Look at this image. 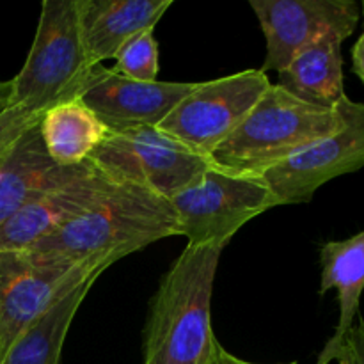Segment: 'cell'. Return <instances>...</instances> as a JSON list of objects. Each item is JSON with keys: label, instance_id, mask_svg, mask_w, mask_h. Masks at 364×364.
<instances>
[{"label": "cell", "instance_id": "obj_24", "mask_svg": "<svg viewBox=\"0 0 364 364\" xmlns=\"http://www.w3.org/2000/svg\"><path fill=\"white\" fill-rule=\"evenodd\" d=\"M7 95H9V82H6V84L0 82V110H2L4 105H6Z\"/></svg>", "mask_w": 364, "mask_h": 364}, {"label": "cell", "instance_id": "obj_19", "mask_svg": "<svg viewBox=\"0 0 364 364\" xmlns=\"http://www.w3.org/2000/svg\"><path fill=\"white\" fill-rule=\"evenodd\" d=\"M155 28L142 31L141 34L128 39L116 53V66L110 68L114 73L137 82H156L159 75V43Z\"/></svg>", "mask_w": 364, "mask_h": 364}, {"label": "cell", "instance_id": "obj_13", "mask_svg": "<svg viewBox=\"0 0 364 364\" xmlns=\"http://www.w3.org/2000/svg\"><path fill=\"white\" fill-rule=\"evenodd\" d=\"M173 0H77L78 31L91 66L114 59L121 46L155 28Z\"/></svg>", "mask_w": 364, "mask_h": 364}, {"label": "cell", "instance_id": "obj_8", "mask_svg": "<svg viewBox=\"0 0 364 364\" xmlns=\"http://www.w3.org/2000/svg\"><path fill=\"white\" fill-rule=\"evenodd\" d=\"M110 262H41L27 251H0V364L14 341L38 322L63 295L103 272Z\"/></svg>", "mask_w": 364, "mask_h": 364}, {"label": "cell", "instance_id": "obj_12", "mask_svg": "<svg viewBox=\"0 0 364 364\" xmlns=\"http://www.w3.org/2000/svg\"><path fill=\"white\" fill-rule=\"evenodd\" d=\"M112 185L114 181L91 164L78 176L48 188L0 224V251H27L64 223L91 208Z\"/></svg>", "mask_w": 364, "mask_h": 364}, {"label": "cell", "instance_id": "obj_16", "mask_svg": "<svg viewBox=\"0 0 364 364\" xmlns=\"http://www.w3.org/2000/svg\"><path fill=\"white\" fill-rule=\"evenodd\" d=\"M341 43L338 36H327L302 50L281 71L277 85L302 102L334 109L345 96Z\"/></svg>", "mask_w": 364, "mask_h": 364}, {"label": "cell", "instance_id": "obj_11", "mask_svg": "<svg viewBox=\"0 0 364 364\" xmlns=\"http://www.w3.org/2000/svg\"><path fill=\"white\" fill-rule=\"evenodd\" d=\"M198 84L188 82H137L96 64L89 70L80 98L109 132L155 128L187 98Z\"/></svg>", "mask_w": 364, "mask_h": 364}, {"label": "cell", "instance_id": "obj_15", "mask_svg": "<svg viewBox=\"0 0 364 364\" xmlns=\"http://www.w3.org/2000/svg\"><path fill=\"white\" fill-rule=\"evenodd\" d=\"M320 263H322L320 294H326L334 288L338 290V302H340V320L336 331L320 352L316 361V364H329L336 359L359 313V302L364 290V230L347 240L327 242L326 245H322Z\"/></svg>", "mask_w": 364, "mask_h": 364}, {"label": "cell", "instance_id": "obj_5", "mask_svg": "<svg viewBox=\"0 0 364 364\" xmlns=\"http://www.w3.org/2000/svg\"><path fill=\"white\" fill-rule=\"evenodd\" d=\"M89 160L109 180L139 185L167 201L212 167L208 159L156 127L107 132Z\"/></svg>", "mask_w": 364, "mask_h": 364}, {"label": "cell", "instance_id": "obj_3", "mask_svg": "<svg viewBox=\"0 0 364 364\" xmlns=\"http://www.w3.org/2000/svg\"><path fill=\"white\" fill-rule=\"evenodd\" d=\"M343 116L270 85L237 130L210 155V164L235 176L259 178L315 142L336 134Z\"/></svg>", "mask_w": 364, "mask_h": 364}, {"label": "cell", "instance_id": "obj_23", "mask_svg": "<svg viewBox=\"0 0 364 364\" xmlns=\"http://www.w3.org/2000/svg\"><path fill=\"white\" fill-rule=\"evenodd\" d=\"M219 364H259V363H251V361H244V359L237 358V355L230 354L226 348L220 345V350H219ZM288 364H295V363H288Z\"/></svg>", "mask_w": 364, "mask_h": 364}, {"label": "cell", "instance_id": "obj_9", "mask_svg": "<svg viewBox=\"0 0 364 364\" xmlns=\"http://www.w3.org/2000/svg\"><path fill=\"white\" fill-rule=\"evenodd\" d=\"M336 107L343 116V127L336 134L259 176L277 206L311 201L327 181L364 167V103L352 102L345 95Z\"/></svg>", "mask_w": 364, "mask_h": 364}, {"label": "cell", "instance_id": "obj_4", "mask_svg": "<svg viewBox=\"0 0 364 364\" xmlns=\"http://www.w3.org/2000/svg\"><path fill=\"white\" fill-rule=\"evenodd\" d=\"M91 68L80 41L77 0H45L31 52L9 82L4 109L43 116L57 103L77 98Z\"/></svg>", "mask_w": 364, "mask_h": 364}, {"label": "cell", "instance_id": "obj_14", "mask_svg": "<svg viewBox=\"0 0 364 364\" xmlns=\"http://www.w3.org/2000/svg\"><path fill=\"white\" fill-rule=\"evenodd\" d=\"M39 121L14 142L0 167V224L43 192L91 166L89 160L71 167L57 166L45 148Z\"/></svg>", "mask_w": 364, "mask_h": 364}, {"label": "cell", "instance_id": "obj_7", "mask_svg": "<svg viewBox=\"0 0 364 364\" xmlns=\"http://www.w3.org/2000/svg\"><path fill=\"white\" fill-rule=\"evenodd\" d=\"M270 85L262 70H245L201 82L156 128L210 160V155L237 130Z\"/></svg>", "mask_w": 364, "mask_h": 364}, {"label": "cell", "instance_id": "obj_18", "mask_svg": "<svg viewBox=\"0 0 364 364\" xmlns=\"http://www.w3.org/2000/svg\"><path fill=\"white\" fill-rule=\"evenodd\" d=\"M102 272H95L59 299L11 347L2 364H60L64 340L89 290Z\"/></svg>", "mask_w": 364, "mask_h": 364}, {"label": "cell", "instance_id": "obj_20", "mask_svg": "<svg viewBox=\"0 0 364 364\" xmlns=\"http://www.w3.org/2000/svg\"><path fill=\"white\" fill-rule=\"evenodd\" d=\"M43 116H32L18 107H6L0 110V167L11 151L14 142Z\"/></svg>", "mask_w": 364, "mask_h": 364}, {"label": "cell", "instance_id": "obj_25", "mask_svg": "<svg viewBox=\"0 0 364 364\" xmlns=\"http://www.w3.org/2000/svg\"><path fill=\"white\" fill-rule=\"evenodd\" d=\"M359 7H361V14H363V18H364V2H361V6H359ZM363 25H364V20H363Z\"/></svg>", "mask_w": 364, "mask_h": 364}, {"label": "cell", "instance_id": "obj_10", "mask_svg": "<svg viewBox=\"0 0 364 364\" xmlns=\"http://www.w3.org/2000/svg\"><path fill=\"white\" fill-rule=\"evenodd\" d=\"M267 41L262 71H281L327 36L345 41L355 31L361 7L354 0H251Z\"/></svg>", "mask_w": 364, "mask_h": 364}, {"label": "cell", "instance_id": "obj_22", "mask_svg": "<svg viewBox=\"0 0 364 364\" xmlns=\"http://www.w3.org/2000/svg\"><path fill=\"white\" fill-rule=\"evenodd\" d=\"M352 68H354V73L361 78L364 84V32L361 38L355 41L354 50H352Z\"/></svg>", "mask_w": 364, "mask_h": 364}, {"label": "cell", "instance_id": "obj_21", "mask_svg": "<svg viewBox=\"0 0 364 364\" xmlns=\"http://www.w3.org/2000/svg\"><path fill=\"white\" fill-rule=\"evenodd\" d=\"M334 361L338 364H364V318H359L358 326L352 327Z\"/></svg>", "mask_w": 364, "mask_h": 364}, {"label": "cell", "instance_id": "obj_6", "mask_svg": "<svg viewBox=\"0 0 364 364\" xmlns=\"http://www.w3.org/2000/svg\"><path fill=\"white\" fill-rule=\"evenodd\" d=\"M187 245L226 247L242 226L277 206L259 178L235 176L210 167L169 199Z\"/></svg>", "mask_w": 364, "mask_h": 364}, {"label": "cell", "instance_id": "obj_1", "mask_svg": "<svg viewBox=\"0 0 364 364\" xmlns=\"http://www.w3.org/2000/svg\"><path fill=\"white\" fill-rule=\"evenodd\" d=\"M180 235L167 199L132 183H116L91 208L78 213L27 252L41 262L116 263L162 238Z\"/></svg>", "mask_w": 364, "mask_h": 364}, {"label": "cell", "instance_id": "obj_17", "mask_svg": "<svg viewBox=\"0 0 364 364\" xmlns=\"http://www.w3.org/2000/svg\"><path fill=\"white\" fill-rule=\"evenodd\" d=\"M50 159L63 167L87 162L107 135V128L80 98L53 105L39 121Z\"/></svg>", "mask_w": 364, "mask_h": 364}, {"label": "cell", "instance_id": "obj_2", "mask_svg": "<svg viewBox=\"0 0 364 364\" xmlns=\"http://www.w3.org/2000/svg\"><path fill=\"white\" fill-rule=\"evenodd\" d=\"M219 245H187L159 284L144 329V364H219L212 294Z\"/></svg>", "mask_w": 364, "mask_h": 364}]
</instances>
